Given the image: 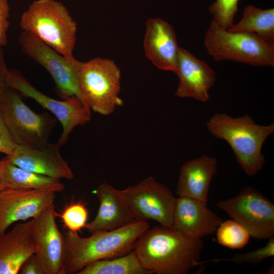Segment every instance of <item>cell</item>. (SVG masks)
Wrapping results in <instances>:
<instances>
[{
    "mask_svg": "<svg viewBox=\"0 0 274 274\" xmlns=\"http://www.w3.org/2000/svg\"><path fill=\"white\" fill-rule=\"evenodd\" d=\"M203 248L202 239L160 226L146 230L133 250L151 274H186L202 264L200 259Z\"/></svg>",
    "mask_w": 274,
    "mask_h": 274,
    "instance_id": "1",
    "label": "cell"
},
{
    "mask_svg": "<svg viewBox=\"0 0 274 274\" xmlns=\"http://www.w3.org/2000/svg\"><path fill=\"white\" fill-rule=\"evenodd\" d=\"M149 228L147 221H136L119 228L91 234L87 237L67 230L63 234L66 274H76L94 261L127 254L134 249L139 237Z\"/></svg>",
    "mask_w": 274,
    "mask_h": 274,
    "instance_id": "2",
    "label": "cell"
},
{
    "mask_svg": "<svg viewBox=\"0 0 274 274\" xmlns=\"http://www.w3.org/2000/svg\"><path fill=\"white\" fill-rule=\"evenodd\" d=\"M207 127L213 136L229 145L248 176L253 177L262 169L265 163L262 147L274 132L273 123L262 125L247 115L233 118L225 113H216L207 122Z\"/></svg>",
    "mask_w": 274,
    "mask_h": 274,
    "instance_id": "3",
    "label": "cell"
},
{
    "mask_svg": "<svg viewBox=\"0 0 274 274\" xmlns=\"http://www.w3.org/2000/svg\"><path fill=\"white\" fill-rule=\"evenodd\" d=\"M19 25L60 54L74 57L77 25L60 2L34 1L22 13Z\"/></svg>",
    "mask_w": 274,
    "mask_h": 274,
    "instance_id": "4",
    "label": "cell"
},
{
    "mask_svg": "<svg viewBox=\"0 0 274 274\" xmlns=\"http://www.w3.org/2000/svg\"><path fill=\"white\" fill-rule=\"evenodd\" d=\"M21 94L8 86L0 95V111L14 143L20 146L43 148L57 119L49 113L38 114L23 101Z\"/></svg>",
    "mask_w": 274,
    "mask_h": 274,
    "instance_id": "5",
    "label": "cell"
},
{
    "mask_svg": "<svg viewBox=\"0 0 274 274\" xmlns=\"http://www.w3.org/2000/svg\"><path fill=\"white\" fill-rule=\"evenodd\" d=\"M205 47L215 60H229L258 66H274V44L257 35L231 31L212 20L204 37Z\"/></svg>",
    "mask_w": 274,
    "mask_h": 274,
    "instance_id": "6",
    "label": "cell"
},
{
    "mask_svg": "<svg viewBox=\"0 0 274 274\" xmlns=\"http://www.w3.org/2000/svg\"><path fill=\"white\" fill-rule=\"evenodd\" d=\"M77 80L84 101L94 112L109 115L123 104L121 72L114 61L97 57L80 62Z\"/></svg>",
    "mask_w": 274,
    "mask_h": 274,
    "instance_id": "7",
    "label": "cell"
},
{
    "mask_svg": "<svg viewBox=\"0 0 274 274\" xmlns=\"http://www.w3.org/2000/svg\"><path fill=\"white\" fill-rule=\"evenodd\" d=\"M118 192L135 221L153 220L160 226L173 228L176 198L154 178L148 177Z\"/></svg>",
    "mask_w": 274,
    "mask_h": 274,
    "instance_id": "8",
    "label": "cell"
},
{
    "mask_svg": "<svg viewBox=\"0 0 274 274\" xmlns=\"http://www.w3.org/2000/svg\"><path fill=\"white\" fill-rule=\"evenodd\" d=\"M217 207L242 225L251 237L269 239L274 236V204L253 187H246L236 196L224 199Z\"/></svg>",
    "mask_w": 274,
    "mask_h": 274,
    "instance_id": "9",
    "label": "cell"
},
{
    "mask_svg": "<svg viewBox=\"0 0 274 274\" xmlns=\"http://www.w3.org/2000/svg\"><path fill=\"white\" fill-rule=\"evenodd\" d=\"M18 41L22 52L49 72L54 81L56 92L61 98L75 96L86 105L77 80L80 61L74 57L60 54L29 32L22 31Z\"/></svg>",
    "mask_w": 274,
    "mask_h": 274,
    "instance_id": "10",
    "label": "cell"
},
{
    "mask_svg": "<svg viewBox=\"0 0 274 274\" xmlns=\"http://www.w3.org/2000/svg\"><path fill=\"white\" fill-rule=\"evenodd\" d=\"M8 86L21 95L35 100L49 111L61 124L62 131L57 142L61 147L67 141L74 129L88 123L91 110L80 98L73 96L62 100L53 99L37 90L18 71L9 70Z\"/></svg>",
    "mask_w": 274,
    "mask_h": 274,
    "instance_id": "11",
    "label": "cell"
},
{
    "mask_svg": "<svg viewBox=\"0 0 274 274\" xmlns=\"http://www.w3.org/2000/svg\"><path fill=\"white\" fill-rule=\"evenodd\" d=\"M56 217L53 205L29 221L35 255L44 274H66L64 238L57 225Z\"/></svg>",
    "mask_w": 274,
    "mask_h": 274,
    "instance_id": "12",
    "label": "cell"
},
{
    "mask_svg": "<svg viewBox=\"0 0 274 274\" xmlns=\"http://www.w3.org/2000/svg\"><path fill=\"white\" fill-rule=\"evenodd\" d=\"M55 193L41 190L0 191V235L5 233L12 224L32 219L54 205Z\"/></svg>",
    "mask_w": 274,
    "mask_h": 274,
    "instance_id": "13",
    "label": "cell"
},
{
    "mask_svg": "<svg viewBox=\"0 0 274 274\" xmlns=\"http://www.w3.org/2000/svg\"><path fill=\"white\" fill-rule=\"evenodd\" d=\"M57 142L43 148L16 145L7 158L13 164L29 171L57 179L71 180L74 174L61 156Z\"/></svg>",
    "mask_w": 274,
    "mask_h": 274,
    "instance_id": "14",
    "label": "cell"
},
{
    "mask_svg": "<svg viewBox=\"0 0 274 274\" xmlns=\"http://www.w3.org/2000/svg\"><path fill=\"white\" fill-rule=\"evenodd\" d=\"M223 221L206 202L185 196L176 198L173 228L186 235L202 239L214 234Z\"/></svg>",
    "mask_w": 274,
    "mask_h": 274,
    "instance_id": "15",
    "label": "cell"
},
{
    "mask_svg": "<svg viewBox=\"0 0 274 274\" xmlns=\"http://www.w3.org/2000/svg\"><path fill=\"white\" fill-rule=\"evenodd\" d=\"M175 74L179 80L176 96L203 102L209 99V90L215 84L216 75L205 62L180 47Z\"/></svg>",
    "mask_w": 274,
    "mask_h": 274,
    "instance_id": "16",
    "label": "cell"
},
{
    "mask_svg": "<svg viewBox=\"0 0 274 274\" xmlns=\"http://www.w3.org/2000/svg\"><path fill=\"white\" fill-rule=\"evenodd\" d=\"M179 48L175 30L169 23L159 18L148 19L144 48L147 58L155 66L175 73Z\"/></svg>",
    "mask_w": 274,
    "mask_h": 274,
    "instance_id": "17",
    "label": "cell"
},
{
    "mask_svg": "<svg viewBox=\"0 0 274 274\" xmlns=\"http://www.w3.org/2000/svg\"><path fill=\"white\" fill-rule=\"evenodd\" d=\"M94 192L99 206L96 216L85 227L91 234L119 228L136 221L117 189L102 183Z\"/></svg>",
    "mask_w": 274,
    "mask_h": 274,
    "instance_id": "18",
    "label": "cell"
},
{
    "mask_svg": "<svg viewBox=\"0 0 274 274\" xmlns=\"http://www.w3.org/2000/svg\"><path fill=\"white\" fill-rule=\"evenodd\" d=\"M217 160L203 155L185 162L181 167L176 193L207 203L212 180L217 173Z\"/></svg>",
    "mask_w": 274,
    "mask_h": 274,
    "instance_id": "19",
    "label": "cell"
},
{
    "mask_svg": "<svg viewBox=\"0 0 274 274\" xmlns=\"http://www.w3.org/2000/svg\"><path fill=\"white\" fill-rule=\"evenodd\" d=\"M30 221L18 223L0 235V274H17L24 261L35 254Z\"/></svg>",
    "mask_w": 274,
    "mask_h": 274,
    "instance_id": "20",
    "label": "cell"
},
{
    "mask_svg": "<svg viewBox=\"0 0 274 274\" xmlns=\"http://www.w3.org/2000/svg\"><path fill=\"white\" fill-rule=\"evenodd\" d=\"M1 191L7 189L41 190L55 193L62 191L60 180L37 174L12 163L7 157L2 160Z\"/></svg>",
    "mask_w": 274,
    "mask_h": 274,
    "instance_id": "21",
    "label": "cell"
},
{
    "mask_svg": "<svg viewBox=\"0 0 274 274\" xmlns=\"http://www.w3.org/2000/svg\"><path fill=\"white\" fill-rule=\"evenodd\" d=\"M228 30L253 33L274 44V9L263 10L248 5L243 10L241 20Z\"/></svg>",
    "mask_w": 274,
    "mask_h": 274,
    "instance_id": "22",
    "label": "cell"
},
{
    "mask_svg": "<svg viewBox=\"0 0 274 274\" xmlns=\"http://www.w3.org/2000/svg\"><path fill=\"white\" fill-rule=\"evenodd\" d=\"M76 274H151L142 264L134 250L123 256L91 263Z\"/></svg>",
    "mask_w": 274,
    "mask_h": 274,
    "instance_id": "23",
    "label": "cell"
},
{
    "mask_svg": "<svg viewBox=\"0 0 274 274\" xmlns=\"http://www.w3.org/2000/svg\"><path fill=\"white\" fill-rule=\"evenodd\" d=\"M218 243L231 249H241L247 245L251 235L239 223L233 219L223 221L216 231Z\"/></svg>",
    "mask_w": 274,
    "mask_h": 274,
    "instance_id": "24",
    "label": "cell"
},
{
    "mask_svg": "<svg viewBox=\"0 0 274 274\" xmlns=\"http://www.w3.org/2000/svg\"><path fill=\"white\" fill-rule=\"evenodd\" d=\"M68 230L78 233L85 228L88 218L86 204L80 200L67 204L60 214L57 213Z\"/></svg>",
    "mask_w": 274,
    "mask_h": 274,
    "instance_id": "25",
    "label": "cell"
},
{
    "mask_svg": "<svg viewBox=\"0 0 274 274\" xmlns=\"http://www.w3.org/2000/svg\"><path fill=\"white\" fill-rule=\"evenodd\" d=\"M268 242L263 247L258 249L242 254H236L230 258H216L202 261L203 264L214 261H230L237 264H248L257 265L266 259L274 256V238L268 239Z\"/></svg>",
    "mask_w": 274,
    "mask_h": 274,
    "instance_id": "26",
    "label": "cell"
},
{
    "mask_svg": "<svg viewBox=\"0 0 274 274\" xmlns=\"http://www.w3.org/2000/svg\"><path fill=\"white\" fill-rule=\"evenodd\" d=\"M239 0H216L209 7V12L220 26L228 29L233 25Z\"/></svg>",
    "mask_w": 274,
    "mask_h": 274,
    "instance_id": "27",
    "label": "cell"
},
{
    "mask_svg": "<svg viewBox=\"0 0 274 274\" xmlns=\"http://www.w3.org/2000/svg\"><path fill=\"white\" fill-rule=\"evenodd\" d=\"M16 144L13 141L0 111V153L12 154Z\"/></svg>",
    "mask_w": 274,
    "mask_h": 274,
    "instance_id": "28",
    "label": "cell"
},
{
    "mask_svg": "<svg viewBox=\"0 0 274 274\" xmlns=\"http://www.w3.org/2000/svg\"><path fill=\"white\" fill-rule=\"evenodd\" d=\"M9 11L7 0H0V48L5 46L8 42L7 32L10 25Z\"/></svg>",
    "mask_w": 274,
    "mask_h": 274,
    "instance_id": "29",
    "label": "cell"
},
{
    "mask_svg": "<svg viewBox=\"0 0 274 274\" xmlns=\"http://www.w3.org/2000/svg\"><path fill=\"white\" fill-rule=\"evenodd\" d=\"M19 273L44 274L35 254L28 257L22 265Z\"/></svg>",
    "mask_w": 274,
    "mask_h": 274,
    "instance_id": "30",
    "label": "cell"
},
{
    "mask_svg": "<svg viewBox=\"0 0 274 274\" xmlns=\"http://www.w3.org/2000/svg\"><path fill=\"white\" fill-rule=\"evenodd\" d=\"M9 70L8 69L4 56L2 48H0V95L8 86V80Z\"/></svg>",
    "mask_w": 274,
    "mask_h": 274,
    "instance_id": "31",
    "label": "cell"
},
{
    "mask_svg": "<svg viewBox=\"0 0 274 274\" xmlns=\"http://www.w3.org/2000/svg\"><path fill=\"white\" fill-rule=\"evenodd\" d=\"M2 160H0V191H1V169H2Z\"/></svg>",
    "mask_w": 274,
    "mask_h": 274,
    "instance_id": "32",
    "label": "cell"
}]
</instances>
